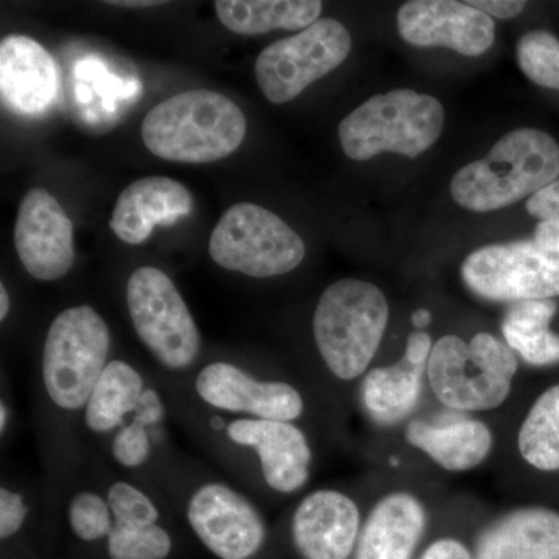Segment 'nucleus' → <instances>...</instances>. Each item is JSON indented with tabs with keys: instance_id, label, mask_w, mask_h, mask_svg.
I'll list each match as a JSON object with an SVG mask.
<instances>
[{
	"instance_id": "7ed1b4c3",
	"label": "nucleus",
	"mask_w": 559,
	"mask_h": 559,
	"mask_svg": "<svg viewBox=\"0 0 559 559\" xmlns=\"http://www.w3.org/2000/svg\"><path fill=\"white\" fill-rule=\"evenodd\" d=\"M153 484L183 532L213 558H283L275 530L252 495L200 460L176 452Z\"/></svg>"
},
{
	"instance_id": "473e14b6",
	"label": "nucleus",
	"mask_w": 559,
	"mask_h": 559,
	"mask_svg": "<svg viewBox=\"0 0 559 559\" xmlns=\"http://www.w3.org/2000/svg\"><path fill=\"white\" fill-rule=\"evenodd\" d=\"M14 425H16V415H14L13 401H11L10 390L7 389V382L3 380L2 393H0V441H2V447L10 443Z\"/></svg>"
},
{
	"instance_id": "423d86ee",
	"label": "nucleus",
	"mask_w": 559,
	"mask_h": 559,
	"mask_svg": "<svg viewBox=\"0 0 559 559\" xmlns=\"http://www.w3.org/2000/svg\"><path fill=\"white\" fill-rule=\"evenodd\" d=\"M559 178L557 140L539 130L511 131L484 159L454 176L451 194L460 207L492 212L516 204Z\"/></svg>"
},
{
	"instance_id": "ddd939ff",
	"label": "nucleus",
	"mask_w": 559,
	"mask_h": 559,
	"mask_svg": "<svg viewBox=\"0 0 559 559\" xmlns=\"http://www.w3.org/2000/svg\"><path fill=\"white\" fill-rule=\"evenodd\" d=\"M349 50L352 36L340 21H316L311 27L261 51L255 62L257 83L267 100L283 105L340 68Z\"/></svg>"
},
{
	"instance_id": "a878e982",
	"label": "nucleus",
	"mask_w": 559,
	"mask_h": 559,
	"mask_svg": "<svg viewBox=\"0 0 559 559\" xmlns=\"http://www.w3.org/2000/svg\"><path fill=\"white\" fill-rule=\"evenodd\" d=\"M216 16L231 33L264 35L272 31H305L319 21V0H218Z\"/></svg>"
},
{
	"instance_id": "2f4dec72",
	"label": "nucleus",
	"mask_w": 559,
	"mask_h": 559,
	"mask_svg": "<svg viewBox=\"0 0 559 559\" xmlns=\"http://www.w3.org/2000/svg\"><path fill=\"white\" fill-rule=\"evenodd\" d=\"M471 7L481 11L489 17H499V20H511L522 13L527 3L516 2V0H474L468 2Z\"/></svg>"
},
{
	"instance_id": "39448f33",
	"label": "nucleus",
	"mask_w": 559,
	"mask_h": 559,
	"mask_svg": "<svg viewBox=\"0 0 559 559\" xmlns=\"http://www.w3.org/2000/svg\"><path fill=\"white\" fill-rule=\"evenodd\" d=\"M248 123L226 95L198 90L173 95L146 114L142 139L159 159L210 164L240 148Z\"/></svg>"
},
{
	"instance_id": "dca6fc26",
	"label": "nucleus",
	"mask_w": 559,
	"mask_h": 559,
	"mask_svg": "<svg viewBox=\"0 0 559 559\" xmlns=\"http://www.w3.org/2000/svg\"><path fill=\"white\" fill-rule=\"evenodd\" d=\"M14 246L22 266L38 282H58L72 270L73 224L49 191L33 189L21 201Z\"/></svg>"
},
{
	"instance_id": "9d476101",
	"label": "nucleus",
	"mask_w": 559,
	"mask_h": 559,
	"mask_svg": "<svg viewBox=\"0 0 559 559\" xmlns=\"http://www.w3.org/2000/svg\"><path fill=\"white\" fill-rule=\"evenodd\" d=\"M443 127V105L436 97L396 90L362 103L337 132L349 159L369 160L381 153L417 157L439 140Z\"/></svg>"
},
{
	"instance_id": "c85d7f7f",
	"label": "nucleus",
	"mask_w": 559,
	"mask_h": 559,
	"mask_svg": "<svg viewBox=\"0 0 559 559\" xmlns=\"http://www.w3.org/2000/svg\"><path fill=\"white\" fill-rule=\"evenodd\" d=\"M518 62L533 83L559 91V40L549 32L535 31L518 43Z\"/></svg>"
},
{
	"instance_id": "0eeeda50",
	"label": "nucleus",
	"mask_w": 559,
	"mask_h": 559,
	"mask_svg": "<svg viewBox=\"0 0 559 559\" xmlns=\"http://www.w3.org/2000/svg\"><path fill=\"white\" fill-rule=\"evenodd\" d=\"M518 370L513 349L492 334L480 331L469 342L447 334L433 342L426 381L448 411L480 414L506 404Z\"/></svg>"
},
{
	"instance_id": "20e7f679",
	"label": "nucleus",
	"mask_w": 559,
	"mask_h": 559,
	"mask_svg": "<svg viewBox=\"0 0 559 559\" xmlns=\"http://www.w3.org/2000/svg\"><path fill=\"white\" fill-rule=\"evenodd\" d=\"M389 318L388 297L366 280H337L323 290L312 314V340L331 381L353 384L369 373Z\"/></svg>"
},
{
	"instance_id": "72a5a7b5",
	"label": "nucleus",
	"mask_w": 559,
	"mask_h": 559,
	"mask_svg": "<svg viewBox=\"0 0 559 559\" xmlns=\"http://www.w3.org/2000/svg\"><path fill=\"white\" fill-rule=\"evenodd\" d=\"M430 322H432V314H430V311L426 310V308H418V310L414 311V314H412V325L415 326V330L428 329Z\"/></svg>"
},
{
	"instance_id": "f8f14e48",
	"label": "nucleus",
	"mask_w": 559,
	"mask_h": 559,
	"mask_svg": "<svg viewBox=\"0 0 559 559\" xmlns=\"http://www.w3.org/2000/svg\"><path fill=\"white\" fill-rule=\"evenodd\" d=\"M209 253L223 270L252 278H272L299 267L307 246L271 210L240 202L221 216L210 237Z\"/></svg>"
},
{
	"instance_id": "f03ea898",
	"label": "nucleus",
	"mask_w": 559,
	"mask_h": 559,
	"mask_svg": "<svg viewBox=\"0 0 559 559\" xmlns=\"http://www.w3.org/2000/svg\"><path fill=\"white\" fill-rule=\"evenodd\" d=\"M112 358L108 322L91 305H75L51 320L35 382V425L44 477L76 459L79 425Z\"/></svg>"
},
{
	"instance_id": "6e6552de",
	"label": "nucleus",
	"mask_w": 559,
	"mask_h": 559,
	"mask_svg": "<svg viewBox=\"0 0 559 559\" xmlns=\"http://www.w3.org/2000/svg\"><path fill=\"white\" fill-rule=\"evenodd\" d=\"M128 316L160 377L183 381L204 359V341L189 305L167 272L138 267L124 289Z\"/></svg>"
},
{
	"instance_id": "5701e85b",
	"label": "nucleus",
	"mask_w": 559,
	"mask_h": 559,
	"mask_svg": "<svg viewBox=\"0 0 559 559\" xmlns=\"http://www.w3.org/2000/svg\"><path fill=\"white\" fill-rule=\"evenodd\" d=\"M58 66L53 57L24 35H10L0 44V94L3 105L22 116H38L58 94Z\"/></svg>"
},
{
	"instance_id": "cd10ccee",
	"label": "nucleus",
	"mask_w": 559,
	"mask_h": 559,
	"mask_svg": "<svg viewBox=\"0 0 559 559\" xmlns=\"http://www.w3.org/2000/svg\"><path fill=\"white\" fill-rule=\"evenodd\" d=\"M518 450L532 468L559 471V384L540 393L530 407L518 432Z\"/></svg>"
},
{
	"instance_id": "4be33fe9",
	"label": "nucleus",
	"mask_w": 559,
	"mask_h": 559,
	"mask_svg": "<svg viewBox=\"0 0 559 559\" xmlns=\"http://www.w3.org/2000/svg\"><path fill=\"white\" fill-rule=\"evenodd\" d=\"M193 194L183 183L164 176L135 180L121 191L109 219L110 230L127 245L148 240L156 226H170L193 212Z\"/></svg>"
},
{
	"instance_id": "6ab92c4d",
	"label": "nucleus",
	"mask_w": 559,
	"mask_h": 559,
	"mask_svg": "<svg viewBox=\"0 0 559 559\" xmlns=\"http://www.w3.org/2000/svg\"><path fill=\"white\" fill-rule=\"evenodd\" d=\"M156 377L132 360L112 356L81 415L79 443L97 452L109 437L134 417Z\"/></svg>"
},
{
	"instance_id": "412c9836",
	"label": "nucleus",
	"mask_w": 559,
	"mask_h": 559,
	"mask_svg": "<svg viewBox=\"0 0 559 559\" xmlns=\"http://www.w3.org/2000/svg\"><path fill=\"white\" fill-rule=\"evenodd\" d=\"M428 525V509L417 495L390 491L366 514L353 559H417Z\"/></svg>"
},
{
	"instance_id": "a211bd4d",
	"label": "nucleus",
	"mask_w": 559,
	"mask_h": 559,
	"mask_svg": "<svg viewBox=\"0 0 559 559\" xmlns=\"http://www.w3.org/2000/svg\"><path fill=\"white\" fill-rule=\"evenodd\" d=\"M400 35L412 46L447 47L480 57L495 43V21L468 2L412 0L396 16Z\"/></svg>"
},
{
	"instance_id": "9b49d317",
	"label": "nucleus",
	"mask_w": 559,
	"mask_h": 559,
	"mask_svg": "<svg viewBox=\"0 0 559 559\" xmlns=\"http://www.w3.org/2000/svg\"><path fill=\"white\" fill-rule=\"evenodd\" d=\"M94 457L114 514L112 532L100 559L178 557L186 532L164 492L151 481L121 474Z\"/></svg>"
},
{
	"instance_id": "7c9ffc66",
	"label": "nucleus",
	"mask_w": 559,
	"mask_h": 559,
	"mask_svg": "<svg viewBox=\"0 0 559 559\" xmlns=\"http://www.w3.org/2000/svg\"><path fill=\"white\" fill-rule=\"evenodd\" d=\"M417 559H476L473 546L452 535L437 536L419 550Z\"/></svg>"
},
{
	"instance_id": "f257e3e1",
	"label": "nucleus",
	"mask_w": 559,
	"mask_h": 559,
	"mask_svg": "<svg viewBox=\"0 0 559 559\" xmlns=\"http://www.w3.org/2000/svg\"><path fill=\"white\" fill-rule=\"evenodd\" d=\"M157 377L167 390L173 419L238 487L261 498H289L307 487L314 466L307 428L210 411L178 382Z\"/></svg>"
},
{
	"instance_id": "2eb2a0df",
	"label": "nucleus",
	"mask_w": 559,
	"mask_h": 559,
	"mask_svg": "<svg viewBox=\"0 0 559 559\" xmlns=\"http://www.w3.org/2000/svg\"><path fill=\"white\" fill-rule=\"evenodd\" d=\"M366 514L345 489L323 487L301 496L275 530L289 559H353Z\"/></svg>"
},
{
	"instance_id": "1a4fd4ad",
	"label": "nucleus",
	"mask_w": 559,
	"mask_h": 559,
	"mask_svg": "<svg viewBox=\"0 0 559 559\" xmlns=\"http://www.w3.org/2000/svg\"><path fill=\"white\" fill-rule=\"evenodd\" d=\"M175 382L200 406L219 414L297 423L304 428L311 414L307 390L294 380L263 374L245 360L204 356L189 378Z\"/></svg>"
},
{
	"instance_id": "393cba45",
	"label": "nucleus",
	"mask_w": 559,
	"mask_h": 559,
	"mask_svg": "<svg viewBox=\"0 0 559 559\" xmlns=\"http://www.w3.org/2000/svg\"><path fill=\"white\" fill-rule=\"evenodd\" d=\"M0 546L2 559L39 558L49 547L43 487L3 474L0 484Z\"/></svg>"
},
{
	"instance_id": "aec40b11",
	"label": "nucleus",
	"mask_w": 559,
	"mask_h": 559,
	"mask_svg": "<svg viewBox=\"0 0 559 559\" xmlns=\"http://www.w3.org/2000/svg\"><path fill=\"white\" fill-rule=\"evenodd\" d=\"M404 439L448 473L479 468L495 448V433L487 423L459 412L433 419L411 418Z\"/></svg>"
},
{
	"instance_id": "c756f323",
	"label": "nucleus",
	"mask_w": 559,
	"mask_h": 559,
	"mask_svg": "<svg viewBox=\"0 0 559 559\" xmlns=\"http://www.w3.org/2000/svg\"><path fill=\"white\" fill-rule=\"evenodd\" d=\"M527 212L539 218L535 241L540 248L559 253V178L530 198Z\"/></svg>"
},
{
	"instance_id": "b1692460",
	"label": "nucleus",
	"mask_w": 559,
	"mask_h": 559,
	"mask_svg": "<svg viewBox=\"0 0 559 559\" xmlns=\"http://www.w3.org/2000/svg\"><path fill=\"white\" fill-rule=\"evenodd\" d=\"M476 559H559V513L546 507H518L479 530Z\"/></svg>"
},
{
	"instance_id": "f3484780",
	"label": "nucleus",
	"mask_w": 559,
	"mask_h": 559,
	"mask_svg": "<svg viewBox=\"0 0 559 559\" xmlns=\"http://www.w3.org/2000/svg\"><path fill=\"white\" fill-rule=\"evenodd\" d=\"M432 347L428 331H412L403 358L390 366L370 369L360 380V406L378 428H392L414 418L421 401Z\"/></svg>"
},
{
	"instance_id": "4468645a",
	"label": "nucleus",
	"mask_w": 559,
	"mask_h": 559,
	"mask_svg": "<svg viewBox=\"0 0 559 559\" xmlns=\"http://www.w3.org/2000/svg\"><path fill=\"white\" fill-rule=\"evenodd\" d=\"M466 288L480 299L518 304L559 296V253L535 240L488 245L462 264Z\"/></svg>"
},
{
	"instance_id": "bb28decb",
	"label": "nucleus",
	"mask_w": 559,
	"mask_h": 559,
	"mask_svg": "<svg viewBox=\"0 0 559 559\" xmlns=\"http://www.w3.org/2000/svg\"><path fill=\"white\" fill-rule=\"evenodd\" d=\"M554 300H525L511 304L502 320L506 344L533 367L559 364V336L550 330L557 314Z\"/></svg>"
},
{
	"instance_id": "f704fd0d",
	"label": "nucleus",
	"mask_w": 559,
	"mask_h": 559,
	"mask_svg": "<svg viewBox=\"0 0 559 559\" xmlns=\"http://www.w3.org/2000/svg\"><path fill=\"white\" fill-rule=\"evenodd\" d=\"M11 308L10 293L5 283H0V322H5Z\"/></svg>"
},
{
	"instance_id": "c9c22d12",
	"label": "nucleus",
	"mask_w": 559,
	"mask_h": 559,
	"mask_svg": "<svg viewBox=\"0 0 559 559\" xmlns=\"http://www.w3.org/2000/svg\"><path fill=\"white\" fill-rule=\"evenodd\" d=\"M109 5L121 7V9H145V7H157L164 2H154V0H128V2H108Z\"/></svg>"
}]
</instances>
